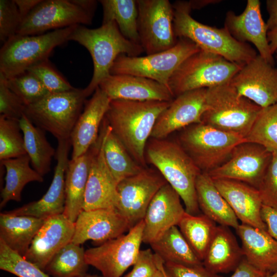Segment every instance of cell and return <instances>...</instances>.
Segmentation results:
<instances>
[{
    "instance_id": "19",
    "label": "cell",
    "mask_w": 277,
    "mask_h": 277,
    "mask_svg": "<svg viewBox=\"0 0 277 277\" xmlns=\"http://www.w3.org/2000/svg\"><path fill=\"white\" fill-rule=\"evenodd\" d=\"M181 198L167 183L154 195L144 218L143 243L150 245L173 226H177L185 213Z\"/></svg>"
},
{
    "instance_id": "39",
    "label": "cell",
    "mask_w": 277,
    "mask_h": 277,
    "mask_svg": "<svg viewBox=\"0 0 277 277\" xmlns=\"http://www.w3.org/2000/svg\"><path fill=\"white\" fill-rule=\"evenodd\" d=\"M245 139L271 152L277 150V103L261 109Z\"/></svg>"
},
{
    "instance_id": "54",
    "label": "cell",
    "mask_w": 277,
    "mask_h": 277,
    "mask_svg": "<svg viewBox=\"0 0 277 277\" xmlns=\"http://www.w3.org/2000/svg\"><path fill=\"white\" fill-rule=\"evenodd\" d=\"M267 39L270 51L273 55L277 49V30L268 32Z\"/></svg>"
},
{
    "instance_id": "23",
    "label": "cell",
    "mask_w": 277,
    "mask_h": 277,
    "mask_svg": "<svg viewBox=\"0 0 277 277\" xmlns=\"http://www.w3.org/2000/svg\"><path fill=\"white\" fill-rule=\"evenodd\" d=\"M111 100L171 102L175 97L166 86L131 74H109L98 86Z\"/></svg>"
},
{
    "instance_id": "17",
    "label": "cell",
    "mask_w": 277,
    "mask_h": 277,
    "mask_svg": "<svg viewBox=\"0 0 277 277\" xmlns=\"http://www.w3.org/2000/svg\"><path fill=\"white\" fill-rule=\"evenodd\" d=\"M207 89L191 90L176 96L157 118L150 137L166 138L176 130L201 123L207 109Z\"/></svg>"
},
{
    "instance_id": "57",
    "label": "cell",
    "mask_w": 277,
    "mask_h": 277,
    "mask_svg": "<svg viewBox=\"0 0 277 277\" xmlns=\"http://www.w3.org/2000/svg\"><path fill=\"white\" fill-rule=\"evenodd\" d=\"M78 277H104L103 276H98L96 275H90V274H84L83 275L78 276Z\"/></svg>"
},
{
    "instance_id": "24",
    "label": "cell",
    "mask_w": 277,
    "mask_h": 277,
    "mask_svg": "<svg viewBox=\"0 0 277 277\" xmlns=\"http://www.w3.org/2000/svg\"><path fill=\"white\" fill-rule=\"evenodd\" d=\"M111 100L98 87L86 101L70 136L71 159L84 153L97 141L100 126L105 117Z\"/></svg>"
},
{
    "instance_id": "47",
    "label": "cell",
    "mask_w": 277,
    "mask_h": 277,
    "mask_svg": "<svg viewBox=\"0 0 277 277\" xmlns=\"http://www.w3.org/2000/svg\"><path fill=\"white\" fill-rule=\"evenodd\" d=\"M159 257L152 249L141 250L133 268L124 277H153L159 268Z\"/></svg>"
},
{
    "instance_id": "9",
    "label": "cell",
    "mask_w": 277,
    "mask_h": 277,
    "mask_svg": "<svg viewBox=\"0 0 277 277\" xmlns=\"http://www.w3.org/2000/svg\"><path fill=\"white\" fill-rule=\"evenodd\" d=\"M242 66L201 50L182 63L171 76L168 87L175 97L187 91L228 83Z\"/></svg>"
},
{
    "instance_id": "45",
    "label": "cell",
    "mask_w": 277,
    "mask_h": 277,
    "mask_svg": "<svg viewBox=\"0 0 277 277\" xmlns=\"http://www.w3.org/2000/svg\"><path fill=\"white\" fill-rule=\"evenodd\" d=\"M26 105L7 86L6 80L0 76V115L19 121L24 114Z\"/></svg>"
},
{
    "instance_id": "34",
    "label": "cell",
    "mask_w": 277,
    "mask_h": 277,
    "mask_svg": "<svg viewBox=\"0 0 277 277\" xmlns=\"http://www.w3.org/2000/svg\"><path fill=\"white\" fill-rule=\"evenodd\" d=\"M19 123L23 134L25 150L32 168L44 177L50 171L56 150L47 140L45 131L35 126L25 114Z\"/></svg>"
},
{
    "instance_id": "58",
    "label": "cell",
    "mask_w": 277,
    "mask_h": 277,
    "mask_svg": "<svg viewBox=\"0 0 277 277\" xmlns=\"http://www.w3.org/2000/svg\"><path fill=\"white\" fill-rule=\"evenodd\" d=\"M267 277H277V271L273 273L268 274Z\"/></svg>"
},
{
    "instance_id": "38",
    "label": "cell",
    "mask_w": 277,
    "mask_h": 277,
    "mask_svg": "<svg viewBox=\"0 0 277 277\" xmlns=\"http://www.w3.org/2000/svg\"><path fill=\"white\" fill-rule=\"evenodd\" d=\"M88 266L83 247L71 242L54 256L44 271L51 277H78L86 274Z\"/></svg>"
},
{
    "instance_id": "28",
    "label": "cell",
    "mask_w": 277,
    "mask_h": 277,
    "mask_svg": "<svg viewBox=\"0 0 277 277\" xmlns=\"http://www.w3.org/2000/svg\"><path fill=\"white\" fill-rule=\"evenodd\" d=\"M235 230L249 263L267 274L277 271V241L266 230L243 223Z\"/></svg>"
},
{
    "instance_id": "51",
    "label": "cell",
    "mask_w": 277,
    "mask_h": 277,
    "mask_svg": "<svg viewBox=\"0 0 277 277\" xmlns=\"http://www.w3.org/2000/svg\"><path fill=\"white\" fill-rule=\"evenodd\" d=\"M266 9L269 14L266 26L268 32L277 30V0H267Z\"/></svg>"
},
{
    "instance_id": "31",
    "label": "cell",
    "mask_w": 277,
    "mask_h": 277,
    "mask_svg": "<svg viewBox=\"0 0 277 277\" xmlns=\"http://www.w3.org/2000/svg\"><path fill=\"white\" fill-rule=\"evenodd\" d=\"M45 219L17 215L7 211L0 214V239L24 257Z\"/></svg>"
},
{
    "instance_id": "56",
    "label": "cell",
    "mask_w": 277,
    "mask_h": 277,
    "mask_svg": "<svg viewBox=\"0 0 277 277\" xmlns=\"http://www.w3.org/2000/svg\"><path fill=\"white\" fill-rule=\"evenodd\" d=\"M153 277H167L164 265V262L159 258V268Z\"/></svg>"
},
{
    "instance_id": "50",
    "label": "cell",
    "mask_w": 277,
    "mask_h": 277,
    "mask_svg": "<svg viewBox=\"0 0 277 277\" xmlns=\"http://www.w3.org/2000/svg\"><path fill=\"white\" fill-rule=\"evenodd\" d=\"M268 274L254 267L243 258L230 277H267Z\"/></svg>"
},
{
    "instance_id": "33",
    "label": "cell",
    "mask_w": 277,
    "mask_h": 277,
    "mask_svg": "<svg viewBox=\"0 0 277 277\" xmlns=\"http://www.w3.org/2000/svg\"><path fill=\"white\" fill-rule=\"evenodd\" d=\"M103 130V153L106 165L117 184L121 181L141 172L144 168L130 155L115 135L105 118Z\"/></svg>"
},
{
    "instance_id": "11",
    "label": "cell",
    "mask_w": 277,
    "mask_h": 277,
    "mask_svg": "<svg viewBox=\"0 0 277 277\" xmlns=\"http://www.w3.org/2000/svg\"><path fill=\"white\" fill-rule=\"evenodd\" d=\"M144 227L143 220L126 234L87 249V263L99 270L104 277H121L137 260L143 243Z\"/></svg>"
},
{
    "instance_id": "12",
    "label": "cell",
    "mask_w": 277,
    "mask_h": 277,
    "mask_svg": "<svg viewBox=\"0 0 277 277\" xmlns=\"http://www.w3.org/2000/svg\"><path fill=\"white\" fill-rule=\"evenodd\" d=\"M140 45L146 55L173 47L178 39L174 27V10L168 0H136Z\"/></svg>"
},
{
    "instance_id": "4",
    "label": "cell",
    "mask_w": 277,
    "mask_h": 277,
    "mask_svg": "<svg viewBox=\"0 0 277 277\" xmlns=\"http://www.w3.org/2000/svg\"><path fill=\"white\" fill-rule=\"evenodd\" d=\"M173 27L177 38H187L201 50L220 55L228 61L243 66L257 55L248 44L236 40L225 28L203 24L190 15L189 2L176 1L173 4Z\"/></svg>"
},
{
    "instance_id": "59",
    "label": "cell",
    "mask_w": 277,
    "mask_h": 277,
    "mask_svg": "<svg viewBox=\"0 0 277 277\" xmlns=\"http://www.w3.org/2000/svg\"><path fill=\"white\" fill-rule=\"evenodd\" d=\"M274 53H275V55H275V57H276V62H277V49H276V50L275 51V52Z\"/></svg>"
},
{
    "instance_id": "26",
    "label": "cell",
    "mask_w": 277,
    "mask_h": 277,
    "mask_svg": "<svg viewBox=\"0 0 277 277\" xmlns=\"http://www.w3.org/2000/svg\"><path fill=\"white\" fill-rule=\"evenodd\" d=\"M212 180L238 220L243 224L267 231L261 217L263 204L258 189L235 180Z\"/></svg>"
},
{
    "instance_id": "8",
    "label": "cell",
    "mask_w": 277,
    "mask_h": 277,
    "mask_svg": "<svg viewBox=\"0 0 277 277\" xmlns=\"http://www.w3.org/2000/svg\"><path fill=\"white\" fill-rule=\"evenodd\" d=\"M246 142L241 135L203 123L184 129L178 143L202 172L209 173L224 163L234 148Z\"/></svg>"
},
{
    "instance_id": "2",
    "label": "cell",
    "mask_w": 277,
    "mask_h": 277,
    "mask_svg": "<svg viewBox=\"0 0 277 277\" xmlns=\"http://www.w3.org/2000/svg\"><path fill=\"white\" fill-rule=\"evenodd\" d=\"M69 41H75L89 52L93 64L92 78L84 89L87 97L92 94L100 83L110 74V69L121 54L137 56L143 53L142 46L125 37L114 21L102 24L96 29L76 25Z\"/></svg>"
},
{
    "instance_id": "14",
    "label": "cell",
    "mask_w": 277,
    "mask_h": 277,
    "mask_svg": "<svg viewBox=\"0 0 277 277\" xmlns=\"http://www.w3.org/2000/svg\"><path fill=\"white\" fill-rule=\"evenodd\" d=\"M167 183L158 171L144 168L118 183L116 210L128 221L131 228L144 219L152 199Z\"/></svg>"
},
{
    "instance_id": "32",
    "label": "cell",
    "mask_w": 277,
    "mask_h": 277,
    "mask_svg": "<svg viewBox=\"0 0 277 277\" xmlns=\"http://www.w3.org/2000/svg\"><path fill=\"white\" fill-rule=\"evenodd\" d=\"M30 163L27 154L1 161V166L6 169L5 184L1 194V209L10 201L20 202L22 190L28 183L44 181L43 176L30 167Z\"/></svg>"
},
{
    "instance_id": "7",
    "label": "cell",
    "mask_w": 277,
    "mask_h": 277,
    "mask_svg": "<svg viewBox=\"0 0 277 277\" xmlns=\"http://www.w3.org/2000/svg\"><path fill=\"white\" fill-rule=\"evenodd\" d=\"M87 97L84 89L49 93L27 106L25 116L36 126L52 134L57 141L70 139Z\"/></svg>"
},
{
    "instance_id": "60",
    "label": "cell",
    "mask_w": 277,
    "mask_h": 277,
    "mask_svg": "<svg viewBox=\"0 0 277 277\" xmlns=\"http://www.w3.org/2000/svg\"><path fill=\"white\" fill-rule=\"evenodd\" d=\"M166 275H167V274H166ZM167 277H168L167 275Z\"/></svg>"
},
{
    "instance_id": "43",
    "label": "cell",
    "mask_w": 277,
    "mask_h": 277,
    "mask_svg": "<svg viewBox=\"0 0 277 277\" xmlns=\"http://www.w3.org/2000/svg\"><path fill=\"white\" fill-rule=\"evenodd\" d=\"M28 71L34 75L50 93L74 88L51 67L48 61L31 67Z\"/></svg>"
},
{
    "instance_id": "48",
    "label": "cell",
    "mask_w": 277,
    "mask_h": 277,
    "mask_svg": "<svg viewBox=\"0 0 277 277\" xmlns=\"http://www.w3.org/2000/svg\"><path fill=\"white\" fill-rule=\"evenodd\" d=\"M164 265L168 277H223L210 272L203 265L191 266L166 262Z\"/></svg>"
},
{
    "instance_id": "44",
    "label": "cell",
    "mask_w": 277,
    "mask_h": 277,
    "mask_svg": "<svg viewBox=\"0 0 277 277\" xmlns=\"http://www.w3.org/2000/svg\"><path fill=\"white\" fill-rule=\"evenodd\" d=\"M22 22L14 0L0 1V40L4 44L16 34Z\"/></svg>"
},
{
    "instance_id": "49",
    "label": "cell",
    "mask_w": 277,
    "mask_h": 277,
    "mask_svg": "<svg viewBox=\"0 0 277 277\" xmlns=\"http://www.w3.org/2000/svg\"><path fill=\"white\" fill-rule=\"evenodd\" d=\"M261 217L267 232L277 241V209L263 205Z\"/></svg>"
},
{
    "instance_id": "40",
    "label": "cell",
    "mask_w": 277,
    "mask_h": 277,
    "mask_svg": "<svg viewBox=\"0 0 277 277\" xmlns=\"http://www.w3.org/2000/svg\"><path fill=\"white\" fill-rule=\"evenodd\" d=\"M26 154L19 121L0 115V160L16 158Z\"/></svg>"
},
{
    "instance_id": "22",
    "label": "cell",
    "mask_w": 277,
    "mask_h": 277,
    "mask_svg": "<svg viewBox=\"0 0 277 277\" xmlns=\"http://www.w3.org/2000/svg\"><path fill=\"white\" fill-rule=\"evenodd\" d=\"M130 229L128 221L116 209L83 210L75 222L71 242L81 245L92 240L101 244Z\"/></svg>"
},
{
    "instance_id": "37",
    "label": "cell",
    "mask_w": 277,
    "mask_h": 277,
    "mask_svg": "<svg viewBox=\"0 0 277 277\" xmlns=\"http://www.w3.org/2000/svg\"><path fill=\"white\" fill-rule=\"evenodd\" d=\"M217 226L216 223L203 214L192 215L185 212L177 226L202 261Z\"/></svg>"
},
{
    "instance_id": "35",
    "label": "cell",
    "mask_w": 277,
    "mask_h": 277,
    "mask_svg": "<svg viewBox=\"0 0 277 277\" xmlns=\"http://www.w3.org/2000/svg\"><path fill=\"white\" fill-rule=\"evenodd\" d=\"M155 254L164 263L171 262L186 265H202L177 226L166 232L160 239L150 245Z\"/></svg>"
},
{
    "instance_id": "21",
    "label": "cell",
    "mask_w": 277,
    "mask_h": 277,
    "mask_svg": "<svg viewBox=\"0 0 277 277\" xmlns=\"http://www.w3.org/2000/svg\"><path fill=\"white\" fill-rule=\"evenodd\" d=\"M259 0H248L244 11L236 15L228 11L225 16L224 28L238 41L254 45L259 54L274 66L275 61L267 39L268 30L264 21Z\"/></svg>"
},
{
    "instance_id": "10",
    "label": "cell",
    "mask_w": 277,
    "mask_h": 277,
    "mask_svg": "<svg viewBox=\"0 0 277 277\" xmlns=\"http://www.w3.org/2000/svg\"><path fill=\"white\" fill-rule=\"evenodd\" d=\"M200 50L191 41L179 38L173 47L160 52L137 56L120 55L112 66L110 74L146 77L169 88V81L175 71L188 57Z\"/></svg>"
},
{
    "instance_id": "6",
    "label": "cell",
    "mask_w": 277,
    "mask_h": 277,
    "mask_svg": "<svg viewBox=\"0 0 277 277\" xmlns=\"http://www.w3.org/2000/svg\"><path fill=\"white\" fill-rule=\"evenodd\" d=\"M76 25L37 35L16 34L0 50V76L9 79L48 61L53 49L69 41Z\"/></svg>"
},
{
    "instance_id": "42",
    "label": "cell",
    "mask_w": 277,
    "mask_h": 277,
    "mask_svg": "<svg viewBox=\"0 0 277 277\" xmlns=\"http://www.w3.org/2000/svg\"><path fill=\"white\" fill-rule=\"evenodd\" d=\"M0 269L18 277H51L10 249L0 239Z\"/></svg>"
},
{
    "instance_id": "16",
    "label": "cell",
    "mask_w": 277,
    "mask_h": 277,
    "mask_svg": "<svg viewBox=\"0 0 277 277\" xmlns=\"http://www.w3.org/2000/svg\"><path fill=\"white\" fill-rule=\"evenodd\" d=\"M230 84L262 108L277 103V68L259 54L242 67Z\"/></svg>"
},
{
    "instance_id": "55",
    "label": "cell",
    "mask_w": 277,
    "mask_h": 277,
    "mask_svg": "<svg viewBox=\"0 0 277 277\" xmlns=\"http://www.w3.org/2000/svg\"><path fill=\"white\" fill-rule=\"evenodd\" d=\"M221 2L217 0H203L189 1L191 9H200L210 4H213Z\"/></svg>"
},
{
    "instance_id": "27",
    "label": "cell",
    "mask_w": 277,
    "mask_h": 277,
    "mask_svg": "<svg viewBox=\"0 0 277 277\" xmlns=\"http://www.w3.org/2000/svg\"><path fill=\"white\" fill-rule=\"evenodd\" d=\"M102 133L96 142L82 155L69 160L65 175V206L63 214L75 223L83 210L84 195L94 155L102 141Z\"/></svg>"
},
{
    "instance_id": "36",
    "label": "cell",
    "mask_w": 277,
    "mask_h": 277,
    "mask_svg": "<svg viewBox=\"0 0 277 277\" xmlns=\"http://www.w3.org/2000/svg\"><path fill=\"white\" fill-rule=\"evenodd\" d=\"M99 2L103 10L102 24L115 22L125 37L140 45L137 29L138 10L136 1L101 0Z\"/></svg>"
},
{
    "instance_id": "29",
    "label": "cell",
    "mask_w": 277,
    "mask_h": 277,
    "mask_svg": "<svg viewBox=\"0 0 277 277\" xmlns=\"http://www.w3.org/2000/svg\"><path fill=\"white\" fill-rule=\"evenodd\" d=\"M244 258L242 248L229 229L217 225L202 261L210 272L220 274L233 271Z\"/></svg>"
},
{
    "instance_id": "25",
    "label": "cell",
    "mask_w": 277,
    "mask_h": 277,
    "mask_svg": "<svg viewBox=\"0 0 277 277\" xmlns=\"http://www.w3.org/2000/svg\"><path fill=\"white\" fill-rule=\"evenodd\" d=\"M101 145L92 161L84 195L83 210L116 209L117 183L108 168L103 153V130Z\"/></svg>"
},
{
    "instance_id": "52",
    "label": "cell",
    "mask_w": 277,
    "mask_h": 277,
    "mask_svg": "<svg viewBox=\"0 0 277 277\" xmlns=\"http://www.w3.org/2000/svg\"><path fill=\"white\" fill-rule=\"evenodd\" d=\"M42 0H14L22 21Z\"/></svg>"
},
{
    "instance_id": "46",
    "label": "cell",
    "mask_w": 277,
    "mask_h": 277,
    "mask_svg": "<svg viewBox=\"0 0 277 277\" xmlns=\"http://www.w3.org/2000/svg\"><path fill=\"white\" fill-rule=\"evenodd\" d=\"M272 154L270 163L258 189L263 204L277 209V150Z\"/></svg>"
},
{
    "instance_id": "41",
    "label": "cell",
    "mask_w": 277,
    "mask_h": 277,
    "mask_svg": "<svg viewBox=\"0 0 277 277\" xmlns=\"http://www.w3.org/2000/svg\"><path fill=\"white\" fill-rule=\"evenodd\" d=\"M5 80L8 87L26 106L37 102L50 93L38 79L28 71Z\"/></svg>"
},
{
    "instance_id": "15",
    "label": "cell",
    "mask_w": 277,
    "mask_h": 277,
    "mask_svg": "<svg viewBox=\"0 0 277 277\" xmlns=\"http://www.w3.org/2000/svg\"><path fill=\"white\" fill-rule=\"evenodd\" d=\"M272 152L248 142L237 145L222 165L207 173L213 180L227 179L258 188L272 158Z\"/></svg>"
},
{
    "instance_id": "5",
    "label": "cell",
    "mask_w": 277,
    "mask_h": 277,
    "mask_svg": "<svg viewBox=\"0 0 277 277\" xmlns=\"http://www.w3.org/2000/svg\"><path fill=\"white\" fill-rule=\"evenodd\" d=\"M206 103L202 123L245 138L262 109L230 83L207 88Z\"/></svg>"
},
{
    "instance_id": "1",
    "label": "cell",
    "mask_w": 277,
    "mask_h": 277,
    "mask_svg": "<svg viewBox=\"0 0 277 277\" xmlns=\"http://www.w3.org/2000/svg\"><path fill=\"white\" fill-rule=\"evenodd\" d=\"M171 102L111 100L105 119L132 158L147 167L146 148L155 124Z\"/></svg>"
},
{
    "instance_id": "18",
    "label": "cell",
    "mask_w": 277,
    "mask_h": 277,
    "mask_svg": "<svg viewBox=\"0 0 277 277\" xmlns=\"http://www.w3.org/2000/svg\"><path fill=\"white\" fill-rule=\"evenodd\" d=\"M71 148L70 139L58 141L55 155L57 163L53 177L43 197L7 212L44 219L63 213L65 206V175L70 160L69 153Z\"/></svg>"
},
{
    "instance_id": "20",
    "label": "cell",
    "mask_w": 277,
    "mask_h": 277,
    "mask_svg": "<svg viewBox=\"0 0 277 277\" xmlns=\"http://www.w3.org/2000/svg\"><path fill=\"white\" fill-rule=\"evenodd\" d=\"M74 230L75 223L63 214L46 219L24 258L44 271L54 256L71 242Z\"/></svg>"
},
{
    "instance_id": "53",
    "label": "cell",
    "mask_w": 277,
    "mask_h": 277,
    "mask_svg": "<svg viewBox=\"0 0 277 277\" xmlns=\"http://www.w3.org/2000/svg\"><path fill=\"white\" fill-rule=\"evenodd\" d=\"M74 2L83 9L94 15L97 6V1L94 0H74Z\"/></svg>"
},
{
    "instance_id": "3",
    "label": "cell",
    "mask_w": 277,
    "mask_h": 277,
    "mask_svg": "<svg viewBox=\"0 0 277 277\" xmlns=\"http://www.w3.org/2000/svg\"><path fill=\"white\" fill-rule=\"evenodd\" d=\"M146 158L179 194L186 212L199 214L195 182L202 172L180 144L151 138L147 144Z\"/></svg>"
},
{
    "instance_id": "30",
    "label": "cell",
    "mask_w": 277,
    "mask_h": 277,
    "mask_svg": "<svg viewBox=\"0 0 277 277\" xmlns=\"http://www.w3.org/2000/svg\"><path fill=\"white\" fill-rule=\"evenodd\" d=\"M195 190L199 207L203 214L219 225L234 229L239 226L234 212L207 173L202 172L198 175Z\"/></svg>"
},
{
    "instance_id": "13",
    "label": "cell",
    "mask_w": 277,
    "mask_h": 277,
    "mask_svg": "<svg viewBox=\"0 0 277 277\" xmlns=\"http://www.w3.org/2000/svg\"><path fill=\"white\" fill-rule=\"evenodd\" d=\"M93 17L74 0H42L22 21L16 34L37 35L50 30L89 25Z\"/></svg>"
}]
</instances>
